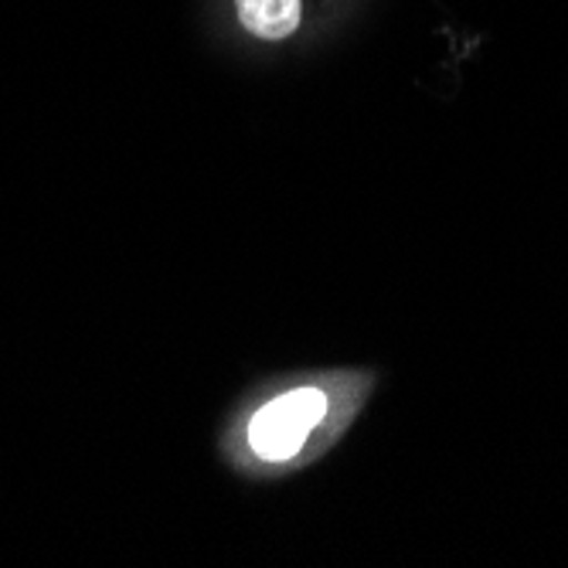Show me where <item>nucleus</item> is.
I'll return each instance as SVG.
<instances>
[{
	"label": "nucleus",
	"instance_id": "1",
	"mask_svg": "<svg viewBox=\"0 0 568 568\" xmlns=\"http://www.w3.org/2000/svg\"><path fill=\"white\" fill-rule=\"evenodd\" d=\"M327 416V395L317 388L290 392L255 412L248 443L263 459H290L303 449L310 429Z\"/></svg>",
	"mask_w": 568,
	"mask_h": 568
},
{
	"label": "nucleus",
	"instance_id": "2",
	"mask_svg": "<svg viewBox=\"0 0 568 568\" xmlns=\"http://www.w3.org/2000/svg\"><path fill=\"white\" fill-rule=\"evenodd\" d=\"M239 24L263 38V41H286L303 18V0H235Z\"/></svg>",
	"mask_w": 568,
	"mask_h": 568
}]
</instances>
